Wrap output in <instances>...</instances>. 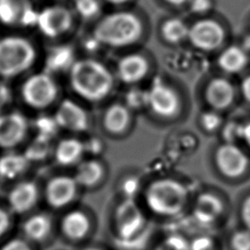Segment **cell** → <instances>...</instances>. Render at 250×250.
Here are the masks:
<instances>
[{
  "instance_id": "6da1fadb",
  "label": "cell",
  "mask_w": 250,
  "mask_h": 250,
  "mask_svg": "<svg viewBox=\"0 0 250 250\" xmlns=\"http://www.w3.org/2000/svg\"><path fill=\"white\" fill-rule=\"evenodd\" d=\"M147 15L136 6L117 9L98 20L93 29V39L112 49H124L142 42L149 32Z\"/></svg>"
},
{
  "instance_id": "7a4b0ae2",
  "label": "cell",
  "mask_w": 250,
  "mask_h": 250,
  "mask_svg": "<svg viewBox=\"0 0 250 250\" xmlns=\"http://www.w3.org/2000/svg\"><path fill=\"white\" fill-rule=\"evenodd\" d=\"M72 90L89 102H100L106 98L113 87V77L108 68L93 59L74 62L69 69Z\"/></svg>"
},
{
  "instance_id": "3957f363",
  "label": "cell",
  "mask_w": 250,
  "mask_h": 250,
  "mask_svg": "<svg viewBox=\"0 0 250 250\" xmlns=\"http://www.w3.org/2000/svg\"><path fill=\"white\" fill-rule=\"evenodd\" d=\"M229 23L215 13L189 21L188 42L196 50L213 52L224 48L229 36Z\"/></svg>"
},
{
  "instance_id": "277c9868",
  "label": "cell",
  "mask_w": 250,
  "mask_h": 250,
  "mask_svg": "<svg viewBox=\"0 0 250 250\" xmlns=\"http://www.w3.org/2000/svg\"><path fill=\"white\" fill-rule=\"evenodd\" d=\"M187 200V188L172 179H162L152 183L146 192V201L149 209L162 216L179 214Z\"/></svg>"
},
{
  "instance_id": "5b68a950",
  "label": "cell",
  "mask_w": 250,
  "mask_h": 250,
  "mask_svg": "<svg viewBox=\"0 0 250 250\" xmlns=\"http://www.w3.org/2000/svg\"><path fill=\"white\" fill-rule=\"evenodd\" d=\"M36 52L33 45L25 38L8 36L0 39V76L16 77L33 64Z\"/></svg>"
},
{
  "instance_id": "8992f818",
  "label": "cell",
  "mask_w": 250,
  "mask_h": 250,
  "mask_svg": "<svg viewBox=\"0 0 250 250\" xmlns=\"http://www.w3.org/2000/svg\"><path fill=\"white\" fill-rule=\"evenodd\" d=\"M118 244L124 247H134L135 240H139L146 228V219L140 208L132 199L122 202L115 214Z\"/></svg>"
},
{
  "instance_id": "52a82bcc",
  "label": "cell",
  "mask_w": 250,
  "mask_h": 250,
  "mask_svg": "<svg viewBox=\"0 0 250 250\" xmlns=\"http://www.w3.org/2000/svg\"><path fill=\"white\" fill-rule=\"evenodd\" d=\"M21 92L24 103L28 106L43 109L56 101L58 86L52 74L43 71L29 76L22 84Z\"/></svg>"
},
{
  "instance_id": "ba28073f",
  "label": "cell",
  "mask_w": 250,
  "mask_h": 250,
  "mask_svg": "<svg viewBox=\"0 0 250 250\" xmlns=\"http://www.w3.org/2000/svg\"><path fill=\"white\" fill-rule=\"evenodd\" d=\"M71 12L62 6H51L37 15L36 25L49 38L59 37L67 32L72 25Z\"/></svg>"
},
{
  "instance_id": "9c48e42d",
  "label": "cell",
  "mask_w": 250,
  "mask_h": 250,
  "mask_svg": "<svg viewBox=\"0 0 250 250\" xmlns=\"http://www.w3.org/2000/svg\"><path fill=\"white\" fill-rule=\"evenodd\" d=\"M146 105L158 116L168 118L178 112L180 101L172 88L158 81L146 92Z\"/></svg>"
},
{
  "instance_id": "30bf717a",
  "label": "cell",
  "mask_w": 250,
  "mask_h": 250,
  "mask_svg": "<svg viewBox=\"0 0 250 250\" xmlns=\"http://www.w3.org/2000/svg\"><path fill=\"white\" fill-rule=\"evenodd\" d=\"M27 119L19 111L0 114V147L5 149L19 146L25 138Z\"/></svg>"
},
{
  "instance_id": "8fae6325",
  "label": "cell",
  "mask_w": 250,
  "mask_h": 250,
  "mask_svg": "<svg viewBox=\"0 0 250 250\" xmlns=\"http://www.w3.org/2000/svg\"><path fill=\"white\" fill-rule=\"evenodd\" d=\"M78 184L74 177L57 176L52 178L45 188L47 203L54 208H62L71 203L77 193Z\"/></svg>"
},
{
  "instance_id": "7c38bea8",
  "label": "cell",
  "mask_w": 250,
  "mask_h": 250,
  "mask_svg": "<svg viewBox=\"0 0 250 250\" xmlns=\"http://www.w3.org/2000/svg\"><path fill=\"white\" fill-rule=\"evenodd\" d=\"M216 163L225 176L236 178L245 172L248 158L237 146L232 143H226L216 152Z\"/></svg>"
},
{
  "instance_id": "4fadbf2b",
  "label": "cell",
  "mask_w": 250,
  "mask_h": 250,
  "mask_svg": "<svg viewBox=\"0 0 250 250\" xmlns=\"http://www.w3.org/2000/svg\"><path fill=\"white\" fill-rule=\"evenodd\" d=\"M37 15L29 0H0V21L5 24H36Z\"/></svg>"
},
{
  "instance_id": "5bb4252c",
  "label": "cell",
  "mask_w": 250,
  "mask_h": 250,
  "mask_svg": "<svg viewBox=\"0 0 250 250\" xmlns=\"http://www.w3.org/2000/svg\"><path fill=\"white\" fill-rule=\"evenodd\" d=\"M60 128L80 133L89 127L87 112L76 103L70 100H63L57 108L54 115Z\"/></svg>"
},
{
  "instance_id": "9a60e30c",
  "label": "cell",
  "mask_w": 250,
  "mask_h": 250,
  "mask_svg": "<svg viewBox=\"0 0 250 250\" xmlns=\"http://www.w3.org/2000/svg\"><path fill=\"white\" fill-rule=\"evenodd\" d=\"M158 35L167 44L180 45L188 42L189 20L178 13H171L162 18L158 24Z\"/></svg>"
},
{
  "instance_id": "2e32d148",
  "label": "cell",
  "mask_w": 250,
  "mask_h": 250,
  "mask_svg": "<svg viewBox=\"0 0 250 250\" xmlns=\"http://www.w3.org/2000/svg\"><path fill=\"white\" fill-rule=\"evenodd\" d=\"M39 190L32 181H23L17 184L9 192L8 202L13 212L23 214L31 210L38 201Z\"/></svg>"
},
{
  "instance_id": "e0dca14e",
  "label": "cell",
  "mask_w": 250,
  "mask_h": 250,
  "mask_svg": "<svg viewBox=\"0 0 250 250\" xmlns=\"http://www.w3.org/2000/svg\"><path fill=\"white\" fill-rule=\"evenodd\" d=\"M147 59L140 53H131L122 57L117 63V76L127 84L142 80L148 72Z\"/></svg>"
},
{
  "instance_id": "ac0fdd59",
  "label": "cell",
  "mask_w": 250,
  "mask_h": 250,
  "mask_svg": "<svg viewBox=\"0 0 250 250\" xmlns=\"http://www.w3.org/2000/svg\"><path fill=\"white\" fill-rule=\"evenodd\" d=\"M219 67L227 73H238L248 62V51L241 45L229 44L224 47L217 59Z\"/></svg>"
},
{
  "instance_id": "d6986e66",
  "label": "cell",
  "mask_w": 250,
  "mask_h": 250,
  "mask_svg": "<svg viewBox=\"0 0 250 250\" xmlns=\"http://www.w3.org/2000/svg\"><path fill=\"white\" fill-rule=\"evenodd\" d=\"M206 99L216 109L229 107L234 100V88L225 78H215L209 82L206 88Z\"/></svg>"
},
{
  "instance_id": "ffe728a7",
  "label": "cell",
  "mask_w": 250,
  "mask_h": 250,
  "mask_svg": "<svg viewBox=\"0 0 250 250\" xmlns=\"http://www.w3.org/2000/svg\"><path fill=\"white\" fill-rule=\"evenodd\" d=\"M222 211L223 205L218 197L211 193H203L198 196L195 202L193 216L198 223L208 225L214 223Z\"/></svg>"
},
{
  "instance_id": "44dd1931",
  "label": "cell",
  "mask_w": 250,
  "mask_h": 250,
  "mask_svg": "<svg viewBox=\"0 0 250 250\" xmlns=\"http://www.w3.org/2000/svg\"><path fill=\"white\" fill-rule=\"evenodd\" d=\"M61 229L67 238L79 240L85 237L89 232L90 221L84 212L72 210L62 219Z\"/></svg>"
},
{
  "instance_id": "7402d4cb",
  "label": "cell",
  "mask_w": 250,
  "mask_h": 250,
  "mask_svg": "<svg viewBox=\"0 0 250 250\" xmlns=\"http://www.w3.org/2000/svg\"><path fill=\"white\" fill-rule=\"evenodd\" d=\"M84 152V143L75 138H66L58 144L55 149V158L60 165L70 166L80 161Z\"/></svg>"
},
{
  "instance_id": "603a6c76",
  "label": "cell",
  "mask_w": 250,
  "mask_h": 250,
  "mask_svg": "<svg viewBox=\"0 0 250 250\" xmlns=\"http://www.w3.org/2000/svg\"><path fill=\"white\" fill-rule=\"evenodd\" d=\"M29 161L23 153L7 152L0 157V178L15 180L24 173Z\"/></svg>"
},
{
  "instance_id": "cb8c5ba5",
  "label": "cell",
  "mask_w": 250,
  "mask_h": 250,
  "mask_svg": "<svg viewBox=\"0 0 250 250\" xmlns=\"http://www.w3.org/2000/svg\"><path fill=\"white\" fill-rule=\"evenodd\" d=\"M52 229V220L45 213H37L30 216L22 225L24 235L32 241H42Z\"/></svg>"
},
{
  "instance_id": "d4e9b609",
  "label": "cell",
  "mask_w": 250,
  "mask_h": 250,
  "mask_svg": "<svg viewBox=\"0 0 250 250\" xmlns=\"http://www.w3.org/2000/svg\"><path fill=\"white\" fill-rule=\"evenodd\" d=\"M130 121V112L126 105L114 104L110 105L104 115V126L112 134L122 133Z\"/></svg>"
},
{
  "instance_id": "484cf974",
  "label": "cell",
  "mask_w": 250,
  "mask_h": 250,
  "mask_svg": "<svg viewBox=\"0 0 250 250\" xmlns=\"http://www.w3.org/2000/svg\"><path fill=\"white\" fill-rule=\"evenodd\" d=\"M104 175V168L96 160H86L78 164L74 179L78 186L91 188L97 185Z\"/></svg>"
},
{
  "instance_id": "4316f807",
  "label": "cell",
  "mask_w": 250,
  "mask_h": 250,
  "mask_svg": "<svg viewBox=\"0 0 250 250\" xmlns=\"http://www.w3.org/2000/svg\"><path fill=\"white\" fill-rule=\"evenodd\" d=\"M73 63L72 50L65 46L57 47L49 53L46 59L45 71L50 74L62 72L66 69H70Z\"/></svg>"
},
{
  "instance_id": "83f0119b",
  "label": "cell",
  "mask_w": 250,
  "mask_h": 250,
  "mask_svg": "<svg viewBox=\"0 0 250 250\" xmlns=\"http://www.w3.org/2000/svg\"><path fill=\"white\" fill-rule=\"evenodd\" d=\"M51 150L50 141L39 136H36L34 140L27 146L23 154L30 161H40L45 159Z\"/></svg>"
},
{
  "instance_id": "f1b7e54d",
  "label": "cell",
  "mask_w": 250,
  "mask_h": 250,
  "mask_svg": "<svg viewBox=\"0 0 250 250\" xmlns=\"http://www.w3.org/2000/svg\"><path fill=\"white\" fill-rule=\"evenodd\" d=\"M34 128L37 132V136L51 141L57 135L60 126L54 116L41 115L35 119Z\"/></svg>"
},
{
  "instance_id": "f546056e",
  "label": "cell",
  "mask_w": 250,
  "mask_h": 250,
  "mask_svg": "<svg viewBox=\"0 0 250 250\" xmlns=\"http://www.w3.org/2000/svg\"><path fill=\"white\" fill-rule=\"evenodd\" d=\"M215 0H189L186 12L191 18H199L214 13Z\"/></svg>"
},
{
  "instance_id": "4dcf8cb0",
  "label": "cell",
  "mask_w": 250,
  "mask_h": 250,
  "mask_svg": "<svg viewBox=\"0 0 250 250\" xmlns=\"http://www.w3.org/2000/svg\"><path fill=\"white\" fill-rule=\"evenodd\" d=\"M75 9L81 18L92 20L101 14L102 4L100 0H75Z\"/></svg>"
},
{
  "instance_id": "1f68e13d",
  "label": "cell",
  "mask_w": 250,
  "mask_h": 250,
  "mask_svg": "<svg viewBox=\"0 0 250 250\" xmlns=\"http://www.w3.org/2000/svg\"><path fill=\"white\" fill-rule=\"evenodd\" d=\"M156 250H189V242L180 235L168 236Z\"/></svg>"
},
{
  "instance_id": "d6a6232c",
  "label": "cell",
  "mask_w": 250,
  "mask_h": 250,
  "mask_svg": "<svg viewBox=\"0 0 250 250\" xmlns=\"http://www.w3.org/2000/svg\"><path fill=\"white\" fill-rule=\"evenodd\" d=\"M233 250H250V230L243 229L236 231L230 240Z\"/></svg>"
},
{
  "instance_id": "836d02e7",
  "label": "cell",
  "mask_w": 250,
  "mask_h": 250,
  "mask_svg": "<svg viewBox=\"0 0 250 250\" xmlns=\"http://www.w3.org/2000/svg\"><path fill=\"white\" fill-rule=\"evenodd\" d=\"M202 127L209 132L217 130L222 123L221 116L215 111H207L202 114L200 119Z\"/></svg>"
},
{
  "instance_id": "e575fe53",
  "label": "cell",
  "mask_w": 250,
  "mask_h": 250,
  "mask_svg": "<svg viewBox=\"0 0 250 250\" xmlns=\"http://www.w3.org/2000/svg\"><path fill=\"white\" fill-rule=\"evenodd\" d=\"M156 2L167 10H170L171 13L179 14L180 11H186L189 0H156Z\"/></svg>"
},
{
  "instance_id": "d590c367",
  "label": "cell",
  "mask_w": 250,
  "mask_h": 250,
  "mask_svg": "<svg viewBox=\"0 0 250 250\" xmlns=\"http://www.w3.org/2000/svg\"><path fill=\"white\" fill-rule=\"evenodd\" d=\"M213 240L209 236H197L189 242V250H213Z\"/></svg>"
},
{
  "instance_id": "8d00e7d4",
  "label": "cell",
  "mask_w": 250,
  "mask_h": 250,
  "mask_svg": "<svg viewBox=\"0 0 250 250\" xmlns=\"http://www.w3.org/2000/svg\"><path fill=\"white\" fill-rule=\"evenodd\" d=\"M127 104L132 107H140L146 104V92L143 93L140 91H132L127 95Z\"/></svg>"
},
{
  "instance_id": "74e56055",
  "label": "cell",
  "mask_w": 250,
  "mask_h": 250,
  "mask_svg": "<svg viewBox=\"0 0 250 250\" xmlns=\"http://www.w3.org/2000/svg\"><path fill=\"white\" fill-rule=\"evenodd\" d=\"M241 135H242V125L230 123L224 129V136L228 141L227 143L233 144L234 140L241 139Z\"/></svg>"
},
{
  "instance_id": "f35d334b",
  "label": "cell",
  "mask_w": 250,
  "mask_h": 250,
  "mask_svg": "<svg viewBox=\"0 0 250 250\" xmlns=\"http://www.w3.org/2000/svg\"><path fill=\"white\" fill-rule=\"evenodd\" d=\"M0 250H31V248L24 240L15 238L4 244Z\"/></svg>"
},
{
  "instance_id": "ab89813d",
  "label": "cell",
  "mask_w": 250,
  "mask_h": 250,
  "mask_svg": "<svg viewBox=\"0 0 250 250\" xmlns=\"http://www.w3.org/2000/svg\"><path fill=\"white\" fill-rule=\"evenodd\" d=\"M85 151L92 153V154H98L101 152L103 148L102 142L97 138H91L84 144Z\"/></svg>"
},
{
  "instance_id": "60d3db41",
  "label": "cell",
  "mask_w": 250,
  "mask_h": 250,
  "mask_svg": "<svg viewBox=\"0 0 250 250\" xmlns=\"http://www.w3.org/2000/svg\"><path fill=\"white\" fill-rule=\"evenodd\" d=\"M11 224V220H10V216L8 215V213L0 207V237L3 236Z\"/></svg>"
},
{
  "instance_id": "b9f144b4",
  "label": "cell",
  "mask_w": 250,
  "mask_h": 250,
  "mask_svg": "<svg viewBox=\"0 0 250 250\" xmlns=\"http://www.w3.org/2000/svg\"><path fill=\"white\" fill-rule=\"evenodd\" d=\"M242 221L247 229L250 230V196L245 199L241 208Z\"/></svg>"
},
{
  "instance_id": "7bdbcfd3",
  "label": "cell",
  "mask_w": 250,
  "mask_h": 250,
  "mask_svg": "<svg viewBox=\"0 0 250 250\" xmlns=\"http://www.w3.org/2000/svg\"><path fill=\"white\" fill-rule=\"evenodd\" d=\"M138 183L135 180H128L123 185V191L127 196V199H132L131 197L137 192Z\"/></svg>"
},
{
  "instance_id": "ee69618b",
  "label": "cell",
  "mask_w": 250,
  "mask_h": 250,
  "mask_svg": "<svg viewBox=\"0 0 250 250\" xmlns=\"http://www.w3.org/2000/svg\"><path fill=\"white\" fill-rule=\"evenodd\" d=\"M11 100L10 89L3 83H0V108L7 104Z\"/></svg>"
},
{
  "instance_id": "f6af8a7d",
  "label": "cell",
  "mask_w": 250,
  "mask_h": 250,
  "mask_svg": "<svg viewBox=\"0 0 250 250\" xmlns=\"http://www.w3.org/2000/svg\"><path fill=\"white\" fill-rule=\"evenodd\" d=\"M104 1L111 6L117 7L118 9L135 6L134 3L136 2V0H104Z\"/></svg>"
},
{
  "instance_id": "bcb514c9",
  "label": "cell",
  "mask_w": 250,
  "mask_h": 250,
  "mask_svg": "<svg viewBox=\"0 0 250 250\" xmlns=\"http://www.w3.org/2000/svg\"><path fill=\"white\" fill-rule=\"evenodd\" d=\"M241 92L247 102L250 103V74L247 75L241 83Z\"/></svg>"
},
{
  "instance_id": "7dc6e473",
  "label": "cell",
  "mask_w": 250,
  "mask_h": 250,
  "mask_svg": "<svg viewBox=\"0 0 250 250\" xmlns=\"http://www.w3.org/2000/svg\"><path fill=\"white\" fill-rule=\"evenodd\" d=\"M241 139L245 142V144L250 147V122L242 125V135Z\"/></svg>"
},
{
  "instance_id": "c3c4849f",
  "label": "cell",
  "mask_w": 250,
  "mask_h": 250,
  "mask_svg": "<svg viewBox=\"0 0 250 250\" xmlns=\"http://www.w3.org/2000/svg\"><path fill=\"white\" fill-rule=\"evenodd\" d=\"M246 26H247V29H248V33L250 34V15L246 20Z\"/></svg>"
},
{
  "instance_id": "681fc988",
  "label": "cell",
  "mask_w": 250,
  "mask_h": 250,
  "mask_svg": "<svg viewBox=\"0 0 250 250\" xmlns=\"http://www.w3.org/2000/svg\"><path fill=\"white\" fill-rule=\"evenodd\" d=\"M84 250H100L99 248H95V247H88V248H85Z\"/></svg>"
}]
</instances>
